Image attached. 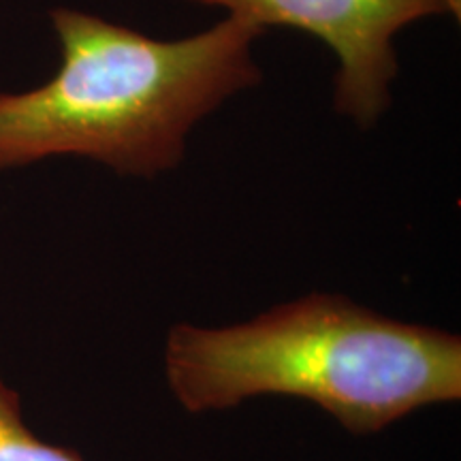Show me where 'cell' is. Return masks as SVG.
<instances>
[{
    "instance_id": "1",
    "label": "cell",
    "mask_w": 461,
    "mask_h": 461,
    "mask_svg": "<svg viewBox=\"0 0 461 461\" xmlns=\"http://www.w3.org/2000/svg\"><path fill=\"white\" fill-rule=\"evenodd\" d=\"M51 22L58 73L0 95V169L84 157L157 177L182 163L199 122L263 79L252 51L263 31L238 17L173 41L73 9H56Z\"/></svg>"
},
{
    "instance_id": "2",
    "label": "cell",
    "mask_w": 461,
    "mask_h": 461,
    "mask_svg": "<svg viewBox=\"0 0 461 461\" xmlns=\"http://www.w3.org/2000/svg\"><path fill=\"white\" fill-rule=\"evenodd\" d=\"M165 376L193 414L261 395L299 397L350 434H374L429 403L459 400L461 339L312 293L241 325L180 322L165 344Z\"/></svg>"
},
{
    "instance_id": "3",
    "label": "cell",
    "mask_w": 461,
    "mask_h": 461,
    "mask_svg": "<svg viewBox=\"0 0 461 461\" xmlns=\"http://www.w3.org/2000/svg\"><path fill=\"white\" fill-rule=\"evenodd\" d=\"M222 9L267 31L295 28L336 56L333 109L367 131L387 113L400 62L395 37L403 28L445 15L438 0H184Z\"/></svg>"
},
{
    "instance_id": "4",
    "label": "cell",
    "mask_w": 461,
    "mask_h": 461,
    "mask_svg": "<svg viewBox=\"0 0 461 461\" xmlns=\"http://www.w3.org/2000/svg\"><path fill=\"white\" fill-rule=\"evenodd\" d=\"M0 461H86L75 448L56 447L31 431L17 391L0 378Z\"/></svg>"
},
{
    "instance_id": "5",
    "label": "cell",
    "mask_w": 461,
    "mask_h": 461,
    "mask_svg": "<svg viewBox=\"0 0 461 461\" xmlns=\"http://www.w3.org/2000/svg\"><path fill=\"white\" fill-rule=\"evenodd\" d=\"M440 3L442 11H445V15L453 17L455 22L461 20V0H438Z\"/></svg>"
}]
</instances>
